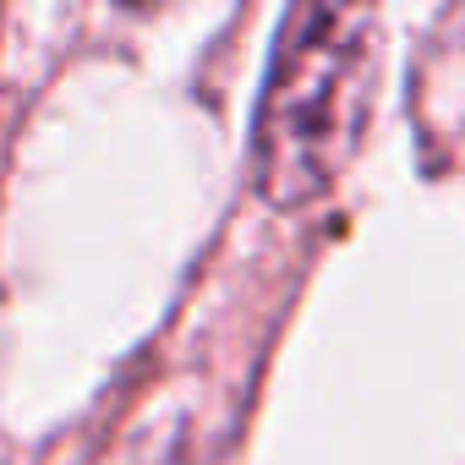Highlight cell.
Listing matches in <instances>:
<instances>
[{"label":"cell","instance_id":"1","mask_svg":"<svg viewBox=\"0 0 465 465\" xmlns=\"http://www.w3.org/2000/svg\"><path fill=\"white\" fill-rule=\"evenodd\" d=\"M378 83V17L367 6H291L274 34L252 121V186L269 208H312L361 148Z\"/></svg>","mask_w":465,"mask_h":465}]
</instances>
